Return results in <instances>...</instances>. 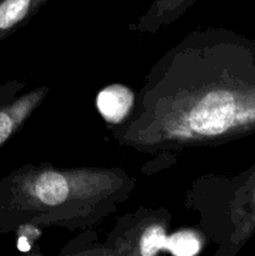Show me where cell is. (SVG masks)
Returning a JSON list of instances; mask_svg holds the SVG:
<instances>
[{
    "label": "cell",
    "mask_w": 255,
    "mask_h": 256,
    "mask_svg": "<svg viewBox=\"0 0 255 256\" xmlns=\"http://www.w3.org/2000/svg\"><path fill=\"white\" fill-rule=\"evenodd\" d=\"M202 232L192 229L180 230L169 238V254L179 256L195 255L202 250Z\"/></svg>",
    "instance_id": "9c48e42d"
},
{
    "label": "cell",
    "mask_w": 255,
    "mask_h": 256,
    "mask_svg": "<svg viewBox=\"0 0 255 256\" xmlns=\"http://www.w3.org/2000/svg\"><path fill=\"white\" fill-rule=\"evenodd\" d=\"M136 185L119 166L25 164L0 179V235L28 226L85 232L116 212Z\"/></svg>",
    "instance_id": "7a4b0ae2"
},
{
    "label": "cell",
    "mask_w": 255,
    "mask_h": 256,
    "mask_svg": "<svg viewBox=\"0 0 255 256\" xmlns=\"http://www.w3.org/2000/svg\"><path fill=\"white\" fill-rule=\"evenodd\" d=\"M198 0H152L148 9L129 25L130 32L156 35L192 9Z\"/></svg>",
    "instance_id": "8992f818"
},
{
    "label": "cell",
    "mask_w": 255,
    "mask_h": 256,
    "mask_svg": "<svg viewBox=\"0 0 255 256\" xmlns=\"http://www.w3.org/2000/svg\"><path fill=\"white\" fill-rule=\"evenodd\" d=\"M135 94L122 84L105 86L96 96V108L108 125H115L126 119L132 109Z\"/></svg>",
    "instance_id": "52a82bcc"
},
{
    "label": "cell",
    "mask_w": 255,
    "mask_h": 256,
    "mask_svg": "<svg viewBox=\"0 0 255 256\" xmlns=\"http://www.w3.org/2000/svg\"><path fill=\"white\" fill-rule=\"evenodd\" d=\"M184 206L196 214L215 256H238L255 235V162L238 174H205L190 184Z\"/></svg>",
    "instance_id": "3957f363"
},
{
    "label": "cell",
    "mask_w": 255,
    "mask_h": 256,
    "mask_svg": "<svg viewBox=\"0 0 255 256\" xmlns=\"http://www.w3.org/2000/svg\"><path fill=\"white\" fill-rule=\"evenodd\" d=\"M49 0H0V42L24 26Z\"/></svg>",
    "instance_id": "ba28073f"
},
{
    "label": "cell",
    "mask_w": 255,
    "mask_h": 256,
    "mask_svg": "<svg viewBox=\"0 0 255 256\" xmlns=\"http://www.w3.org/2000/svg\"><path fill=\"white\" fill-rule=\"evenodd\" d=\"M108 129L165 168L186 150L254 135L255 40L222 26L189 32L152 65L126 119Z\"/></svg>",
    "instance_id": "6da1fadb"
},
{
    "label": "cell",
    "mask_w": 255,
    "mask_h": 256,
    "mask_svg": "<svg viewBox=\"0 0 255 256\" xmlns=\"http://www.w3.org/2000/svg\"><path fill=\"white\" fill-rule=\"evenodd\" d=\"M24 80L10 79L0 84V148L25 125L50 92L40 85L24 92Z\"/></svg>",
    "instance_id": "5b68a950"
},
{
    "label": "cell",
    "mask_w": 255,
    "mask_h": 256,
    "mask_svg": "<svg viewBox=\"0 0 255 256\" xmlns=\"http://www.w3.org/2000/svg\"><path fill=\"white\" fill-rule=\"evenodd\" d=\"M172 215L165 206H140L116 220L104 242L85 230L59 252L60 256H155L169 252Z\"/></svg>",
    "instance_id": "277c9868"
}]
</instances>
